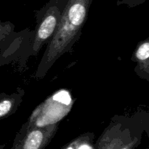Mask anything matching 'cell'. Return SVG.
Returning <instances> with one entry per match:
<instances>
[{"label": "cell", "instance_id": "cell-1", "mask_svg": "<svg viewBox=\"0 0 149 149\" xmlns=\"http://www.w3.org/2000/svg\"><path fill=\"white\" fill-rule=\"evenodd\" d=\"M93 0H68L62 17L55 33L37 67L35 78L45 77L55 62L64 54L71 51L81 35V31L88 17Z\"/></svg>", "mask_w": 149, "mask_h": 149}, {"label": "cell", "instance_id": "cell-2", "mask_svg": "<svg viewBox=\"0 0 149 149\" xmlns=\"http://www.w3.org/2000/svg\"><path fill=\"white\" fill-rule=\"evenodd\" d=\"M67 1L49 0L40 10L35 12L36 26L31 49L32 55L36 56L53 36L61 20Z\"/></svg>", "mask_w": 149, "mask_h": 149}, {"label": "cell", "instance_id": "cell-3", "mask_svg": "<svg viewBox=\"0 0 149 149\" xmlns=\"http://www.w3.org/2000/svg\"><path fill=\"white\" fill-rule=\"evenodd\" d=\"M143 132L140 115L133 121H112L99 137L95 149H119L134 136H142Z\"/></svg>", "mask_w": 149, "mask_h": 149}, {"label": "cell", "instance_id": "cell-4", "mask_svg": "<svg viewBox=\"0 0 149 149\" xmlns=\"http://www.w3.org/2000/svg\"><path fill=\"white\" fill-rule=\"evenodd\" d=\"M58 124L45 127L25 123L16 135L13 149H45L57 133Z\"/></svg>", "mask_w": 149, "mask_h": 149}, {"label": "cell", "instance_id": "cell-5", "mask_svg": "<svg viewBox=\"0 0 149 149\" xmlns=\"http://www.w3.org/2000/svg\"><path fill=\"white\" fill-rule=\"evenodd\" d=\"M131 59L136 63L135 74L149 82V36L137 45Z\"/></svg>", "mask_w": 149, "mask_h": 149}, {"label": "cell", "instance_id": "cell-6", "mask_svg": "<svg viewBox=\"0 0 149 149\" xmlns=\"http://www.w3.org/2000/svg\"><path fill=\"white\" fill-rule=\"evenodd\" d=\"M23 94V90L11 95L0 94V120L15 112L21 103Z\"/></svg>", "mask_w": 149, "mask_h": 149}, {"label": "cell", "instance_id": "cell-7", "mask_svg": "<svg viewBox=\"0 0 149 149\" xmlns=\"http://www.w3.org/2000/svg\"><path fill=\"white\" fill-rule=\"evenodd\" d=\"M95 135L92 132L80 135L64 146L61 149H93Z\"/></svg>", "mask_w": 149, "mask_h": 149}, {"label": "cell", "instance_id": "cell-8", "mask_svg": "<svg viewBox=\"0 0 149 149\" xmlns=\"http://www.w3.org/2000/svg\"><path fill=\"white\" fill-rule=\"evenodd\" d=\"M14 29L15 26L10 22L0 21V50L5 48L9 39L14 35Z\"/></svg>", "mask_w": 149, "mask_h": 149}, {"label": "cell", "instance_id": "cell-9", "mask_svg": "<svg viewBox=\"0 0 149 149\" xmlns=\"http://www.w3.org/2000/svg\"><path fill=\"white\" fill-rule=\"evenodd\" d=\"M141 138H142V136H139V135L134 136L132 139L125 143L119 149H135L141 144Z\"/></svg>", "mask_w": 149, "mask_h": 149}, {"label": "cell", "instance_id": "cell-10", "mask_svg": "<svg viewBox=\"0 0 149 149\" xmlns=\"http://www.w3.org/2000/svg\"><path fill=\"white\" fill-rule=\"evenodd\" d=\"M147 0H118L116 5H126L130 8H132L143 4Z\"/></svg>", "mask_w": 149, "mask_h": 149}, {"label": "cell", "instance_id": "cell-11", "mask_svg": "<svg viewBox=\"0 0 149 149\" xmlns=\"http://www.w3.org/2000/svg\"><path fill=\"white\" fill-rule=\"evenodd\" d=\"M141 121H142L143 127L144 132L146 133L149 139V108L147 111H142L141 113Z\"/></svg>", "mask_w": 149, "mask_h": 149}]
</instances>
